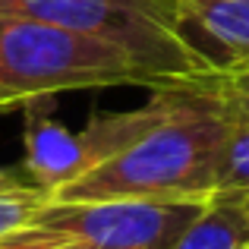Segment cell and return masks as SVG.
I'll return each mask as SVG.
<instances>
[{
    "mask_svg": "<svg viewBox=\"0 0 249 249\" xmlns=\"http://www.w3.org/2000/svg\"><path fill=\"white\" fill-rule=\"evenodd\" d=\"M25 186H35V183L19 180L16 174H10V170L0 167V196H3V193H19V189H25Z\"/></svg>",
    "mask_w": 249,
    "mask_h": 249,
    "instance_id": "8fae6325",
    "label": "cell"
},
{
    "mask_svg": "<svg viewBox=\"0 0 249 249\" xmlns=\"http://www.w3.org/2000/svg\"><path fill=\"white\" fill-rule=\"evenodd\" d=\"M155 85L117 44L0 10V110L70 89Z\"/></svg>",
    "mask_w": 249,
    "mask_h": 249,
    "instance_id": "7a4b0ae2",
    "label": "cell"
},
{
    "mask_svg": "<svg viewBox=\"0 0 249 249\" xmlns=\"http://www.w3.org/2000/svg\"><path fill=\"white\" fill-rule=\"evenodd\" d=\"M0 10L117 44L152 76L155 89L212 76L177 29L174 0H0Z\"/></svg>",
    "mask_w": 249,
    "mask_h": 249,
    "instance_id": "3957f363",
    "label": "cell"
},
{
    "mask_svg": "<svg viewBox=\"0 0 249 249\" xmlns=\"http://www.w3.org/2000/svg\"><path fill=\"white\" fill-rule=\"evenodd\" d=\"M177 29L212 76L249 67V0H174Z\"/></svg>",
    "mask_w": 249,
    "mask_h": 249,
    "instance_id": "8992f818",
    "label": "cell"
},
{
    "mask_svg": "<svg viewBox=\"0 0 249 249\" xmlns=\"http://www.w3.org/2000/svg\"><path fill=\"white\" fill-rule=\"evenodd\" d=\"M240 249H249V243H246V246H240Z\"/></svg>",
    "mask_w": 249,
    "mask_h": 249,
    "instance_id": "4fadbf2b",
    "label": "cell"
},
{
    "mask_svg": "<svg viewBox=\"0 0 249 249\" xmlns=\"http://www.w3.org/2000/svg\"><path fill=\"white\" fill-rule=\"evenodd\" d=\"M227 107L212 79L177 85L174 107L120 155L57 189L51 199H155L212 202L221 193Z\"/></svg>",
    "mask_w": 249,
    "mask_h": 249,
    "instance_id": "6da1fadb",
    "label": "cell"
},
{
    "mask_svg": "<svg viewBox=\"0 0 249 249\" xmlns=\"http://www.w3.org/2000/svg\"><path fill=\"white\" fill-rule=\"evenodd\" d=\"M246 205H249V199H246Z\"/></svg>",
    "mask_w": 249,
    "mask_h": 249,
    "instance_id": "5bb4252c",
    "label": "cell"
},
{
    "mask_svg": "<svg viewBox=\"0 0 249 249\" xmlns=\"http://www.w3.org/2000/svg\"><path fill=\"white\" fill-rule=\"evenodd\" d=\"M208 202L155 199H48L32 227L54 231L89 249H174Z\"/></svg>",
    "mask_w": 249,
    "mask_h": 249,
    "instance_id": "5b68a950",
    "label": "cell"
},
{
    "mask_svg": "<svg viewBox=\"0 0 249 249\" xmlns=\"http://www.w3.org/2000/svg\"><path fill=\"white\" fill-rule=\"evenodd\" d=\"M177 85L158 89L145 104L133 110L95 117L85 129L70 133L51 117H32L25 126V174L41 193L54 196L67 183L79 180L107 158L120 155L136 139L155 129L174 107Z\"/></svg>",
    "mask_w": 249,
    "mask_h": 249,
    "instance_id": "277c9868",
    "label": "cell"
},
{
    "mask_svg": "<svg viewBox=\"0 0 249 249\" xmlns=\"http://www.w3.org/2000/svg\"><path fill=\"white\" fill-rule=\"evenodd\" d=\"M218 196L249 199V117L237 114L233 107H227V136H224V155H221Z\"/></svg>",
    "mask_w": 249,
    "mask_h": 249,
    "instance_id": "ba28073f",
    "label": "cell"
},
{
    "mask_svg": "<svg viewBox=\"0 0 249 249\" xmlns=\"http://www.w3.org/2000/svg\"><path fill=\"white\" fill-rule=\"evenodd\" d=\"M70 246H76L73 240L60 237V233H54V231L32 227V224L0 240V249H70Z\"/></svg>",
    "mask_w": 249,
    "mask_h": 249,
    "instance_id": "9c48e42d",
    "label": "cell"
},
{
    "mask_svg": "<svg viewBox=\"0 0 249 249\" xmlns=\"http://www.w3.org/2000/svg\"><path fill=\"white\" fill-rule=\"evenodd\" d=\"M70 249H89V246H79V243H76V246H70Z\"/></svg>",
    "mask_w": 249,
    "mask_h": 249,
    "instance_id": "7c38bea8",
    "label": "cell"
},
{
    "mask_svg": "<svg viewBox=\"0 0 249 249\" xmlns=\"http://www.w3.org/2000/svg\"><path fill=\"white\" fill-rule=\"evenodd\" d=\"M208 79L218 89V95L224 98L227 107L249 117V67L237 70V73H227V76H208Z\"/></svg>",
    "mask_w": 249,
    "mask_h": 249,
    "instance_id": "30bf717a",
    "label": "cell"
},
{
    "mask_svg": "<svg viewBox=\"0 0 249 249\" xmlns=\"http://www.w3.org/2000/svg\"><path fill=\"white\" fill-rule=\"evenodd\" d=\"M249 243V205L246 199L214 196L174 249H240Z\"/></svg>",
    "mask_w": 249,
    "mask_h": 249,
    "instance_id": "52a82bcc",
    "label": "cell"
}]
</instances>
